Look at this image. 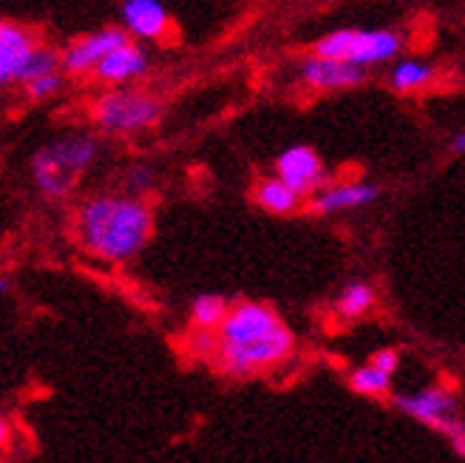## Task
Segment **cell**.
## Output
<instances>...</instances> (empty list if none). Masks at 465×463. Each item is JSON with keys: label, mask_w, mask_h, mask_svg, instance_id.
<instances>
[{"label": "cell", "mask_w": 465, "mask_h": 463, "mask_svg": "<svg viewBox=\"0 0 465 463\" xmlns=\"http://www.w3.org/2000/svg\"><path fill=\"white\" fill-rule=\"evenodd\" d=\"M295 350V336L287 324L275 327L267 336L259 338H247V341H236V344H222L216 347V367L224 376L232 378H247L255 373H264V369H272L282 361H287Z\"/></svg>", "instance_id": "cell-4"}, {"label": "cell", "mask_w": 465, "mask_h": 463, "mask_svg": "<svg viewBox=\"0 0 465 463\" xmlns=\"http://www.w3.org/2000/svg\"><path fill=\"white\" fill-rule=\"evenodd\" d=\"M275 174L282 176L301 196H312L323 185H330V171L310 146H292L275 159Z\"/></svg>", "instance_id": "cell-7"}, {"label": "cell", "mask_w": 465, "mask_h": 463, "mask_svg": "<svg viewBox=\"0 0 465 463\" xmlns=\"http://www.w3.org/2000/svg\"><path fill=\"white\" fill-rule=\"evenodd\" d=\"M434 75V68L423 60H401L398 65L391 68V88L394 91H414L423 88Z\"/></svg>", "instance_id": "cell-18"}, {"label": "cell", "mask_w": 465, "mask_h": 463, "mask_svg": "<svg viewBox=\"0 0 465 463\" xmlns=\"http://www.w3.org/2000/svg\"><path fill=\"white\" fill-rule=\"evenodd\" d=\"M123 29L139 40H162L171 29V15L159 0H125Z\"/></svg>", "instance_id": "cell-13"}, {"label": "cell", "mask_w": 465, "mask_h": 463, "mask_svg": "<svg viewBox=\"0 0 465 463\" xmlns=\"http://www.w3.org/2000/svg\"><path fill=\"white\" fill-rule=\"evenodd\" d=\"M162 100L145 88L131 86H108V91L91 103V123L103 134L131 136L148 131L162 120Z\"/></svg>", "instance_id": "cell-3"}, {"label": "cell", "mask_w": 465, "mask_h": 463, "mask_svg": "<svg viewBox=\"0 0 465 463\" xmlns=\"http://www.w3.org/2000/svg\"><path fill=\"white\" fill-rule=\"evenodd\" d=\"M391 404L403 415H409L411 421L437 432H443L457 412V398L446 387H426L420 392H411V396H394Z\"/></svg>", "instance_id": "cell-8"}, {"label": "cell", "mask_w": 465, "mask_h": 463, "mask_svg": "<svg viewBox=\"0 0 465 463\" xmlns=\"http://www.w3.org/2000/svg\"><path fill=\"white\" fill-rule=\"evenodd\" d=\"M301 196L298 191H292L290 185L282 179V176H267L255 185V202H259L262 211L267 214H275V216H287V214H295L301 207Z\"/></svg>", "instance_id": "cell-14"}, {"label": "cell", "mask_w": 465, "mask_h": 463, "mask_svg": "<svg viewBox=\"0 0 465 463\" xmlns=\"http://www.w3.org/2000/svg\"><path fill=\"white\" fill-rule=\"evenodd\" d=\"M12 444V424L6 415H0V452H6Z\"/></svg>", "instance_id": "cell-24"}, {"label": "cell", "mask_w": 465, "mask_h": 463, "mask_svg": "<svg viewBox=\"0 0 465 463\" xmlns=\"http://www.w3.org/2000/svg\"><path fill=\"white\" fill-rule=\"evenodd\" d=\"M366 65L335 60V57H321L312 55L301 63V80L315 91H341V88H355L366 80Z\"/></svg>", "instance_id": "cell-10"}, {"label": "cell", "mask_w": 465, "mask_h": 463, "mask_svg": "<svg viewBox=\"0 0 465 463\" xmlns=\"http://www.w3.org/2000/svg\"><path fill=\"white\" fill-rule=\"evenodd\" d=\"M153 182H156V176H153V171H151L148 166H134V168L125 174V188H128L131 194H143V191L153 188Z\"/></svg>", "instance_id": "cell-21"}, {"label": "cell", "mask_w": 465, "mask_h": 463, "mask_svg": "<svg viewBox=\"0 0 465 463\" xmlns=\"http://www.w3.org/2000/svg\"><path fill=\"white\" fill-rule=\"evenodd\" d=\"M349 387H352L358 396H369V398H381L391 389V373L375 367V364H363L358 367L352 376H349Z\"/></svg>", "instance_id": "cell-15"}, {"label": "cell", "mask_w": 465, "mask_h": 463, "mask_svg": "<svg viewBox=\"0 0 465 463\" xmlns=\"http://www.w3.org/2000/svg\"><path fill=\"white\" fill-rule=\"evenodd\" d=\"M371 305H375V290H371L366 282L346 285L335 298V307L343 318H358V316L369 313Z\"/></svg>", "instance_id": "cell-17"}, {"label": "cell", "mask_w": 465, "mask_h": 463, "mask_svg": "<svg viewBox=\"0 0 465 463\" xmlns=\"http://www.w3.org/2000/svg\"><path fill=\"white\" fill-rule=\"evenodd\" d=\"M100 140L94 134H65L54 143H45L32 156V179L45 199H65L80 185L83 174L94 166Z\"/></svg>", "instance_id": "cell-2"}, {"label": "cell", "mask_w": 465, "mask_h": 463, "mask_svg": "<svg viewBox=\"0 0 465 463\" xmlns=\"http://www.w3.org/2000/svg\"><path fill=\"white\" fill-rule=\"evenodd\" d=\"M131 35L120 26H105L97 29L91 35H83L77 40H72L60 52V65H63V75H72V77H85V75H94L97 63L116 49L120 43H125Z\"/></svg>", "instance_id": "cell-6"}, {"label": "cell", "mask_w": 465, "mask_h": 463, "mask_svg": "<svg viewBox=\"0 0 465 463\" xmlns=\"http://www.w3.org/2000/svg\"><path fill=\"white\" fill-rule=\"evenodd\" d=\"M443 435H446V441L451 444V449L465 460V424L457 421V418H451V421L446 424Z\"/></svg>", "instance_id": "cell-22"}, {"label": "cell", "mask_w": 465, "mask_h": 463, "mask_svg": "<svg viewBox=\"0 0 465 463\" xmlns=\"http://www.w3.org/2000/svg\"><path fill=\"white\" fill-rule=\"evenodd\" d=\"M26 86V97L29 100H52L60 95L63 88V72H49V75H40L23 83Z\"/></svg>", "instance_id": "cell-20"}, {"label": "cell", "mask_w": 465, "mask_h": 463, "mask_svg": "<svg viewBox=\"0 0 465 463\" xmlns=\"http://www.w3.org/2000/svg\"><path fill=\"white\" fill-rule=\"evenodd\" d=\"M381 188L369 182H341V185H323L321 191L310 196V211L312 214H343V211H358L371 202H378Z\"/></svg>", "instance_id": "cell-12"}, {"label": "cell", "mask_w": 465, "mask_h": 463, "mask_svg": "<svg viewBox=\"0 0 465 463\" xmlns=\"http://www.w3.org/2000/svg\"><path fill=\"white\" fill-rule=\"evenodd\" d=\"M227 310H230V302L224 296L204 293V296L196 298L193 307H191V321H193V327H199V330H216L222 324V318L227 316Z\"/></svg>", "instance_id": "cell-16"}, {"label": "cell", "mask_w": 465, "mask_h": 463, "mask_svg": "<svg viewBox=\"0 0 465 463\" xmlns=\"http://www.w3.org/2000/svg\"><path fill=\"white\" fill-rule=\"evenodd\" d=\"M449 151L454 156H465V131H457L451 140H449Z\"/></svg>", "instance_id": "cell-25"}, {"label": "cell", "mask_w": 465, "mask_h": 463, "mask_svg": "<svg viewBox=\"0 0 465 463\" xmlns=\"http://www.w3.org/2000/svg\"><path fill=\"white\" fill-rule=\"evenodd\" d=\"M403 52V37L391 29H338L315 43L312 55L375 65L394 60Z\"/></svg>", "instance_id": "cell-5"}, {"label": "cell", "mask_w": 465, "mask_h": 463, "mask_svg": "<svg viewBox=\"0 0 465 463\" xmlns=\"http://www.w3.org/2000/svg\"><path fill=\"white\" fill-rule=\"evenodd\" d=\"M49 72H63L60 65V52L49 49V45H37V49L29 55L26 60V68H23V77H20V86L32 80V77H40V75H49Z\"/></svg>", "instance_id": "cell-19"}, {"label": "cell", "mask_w": 465, "mask_h": 463, "mask_svg": "<svg viewBox=\"0 0 465 463\" xmlns=\"http://www.w3.org/2000/svg\"><path fill=\"white\" fill-rule=\"evenodd\" d=\"M148 52L131 37L120 43L116 49H111L94 68V77L103 86H131L134 80L145 77L148 72Z\"/></svg>", "instance_id": "cell-11"}, {"label": "cell", "mask_w": 465, "mask_h": 463, "mask_svg": "<svg viewBox=\"0 0 465 463\" xmlns=\"http://www.w3.org/2000/svg\"><path fill=\"white\" fill-rule=\"evenodd\" d=\"M37 45L40 40L32 29L12 20H0V88L20 83L26 60Z\"/></svg>", "instance_id": "cell-9"}, {"label": "cell", "mask_w": 465, "mask_h": 463, "mask_svg": "<svg viewBox=\"0 0 465 463\" xmlns=\"http://www.w3.org/2000/svg\"><path fill=\"white\" fill-rule=\"evenodd\" d=\"M74 234L88 257L123 265L148 245L153 211L139 194H94L80 202Z\"/></svg>", "instance_id": "cell-1"}, {"label": "cell", "mask_w": 465, "mask_h": 463, "mask_svg": "<svg viewBox=\"0 0 465 463\" xmlns=\"http://www.w3.org/2000/svg\"><path fill=\"white\" fill-rule=\"evenodd\" d=\"M6 290V279H4V276H0V293H4Z\"/></svg>", "instance_id": "cell-26"}, {"label": "cell", "mask_w": 465, "mask_h": 463, "mask_svg": "<svg viewBox=\"0 0 465 463\" xmlns=\"http://www.w3.org/2000/svg\"><path fill=\"white\" fill-rule=\"evenodd\" d=\"M375 367H381V369H386V373H391L394 376V369L401 367V353L398 350H391V347H383V350H378V353H371V358H369Z\"/></svg>", "instance_id": "cell-23"}]
</instances>
